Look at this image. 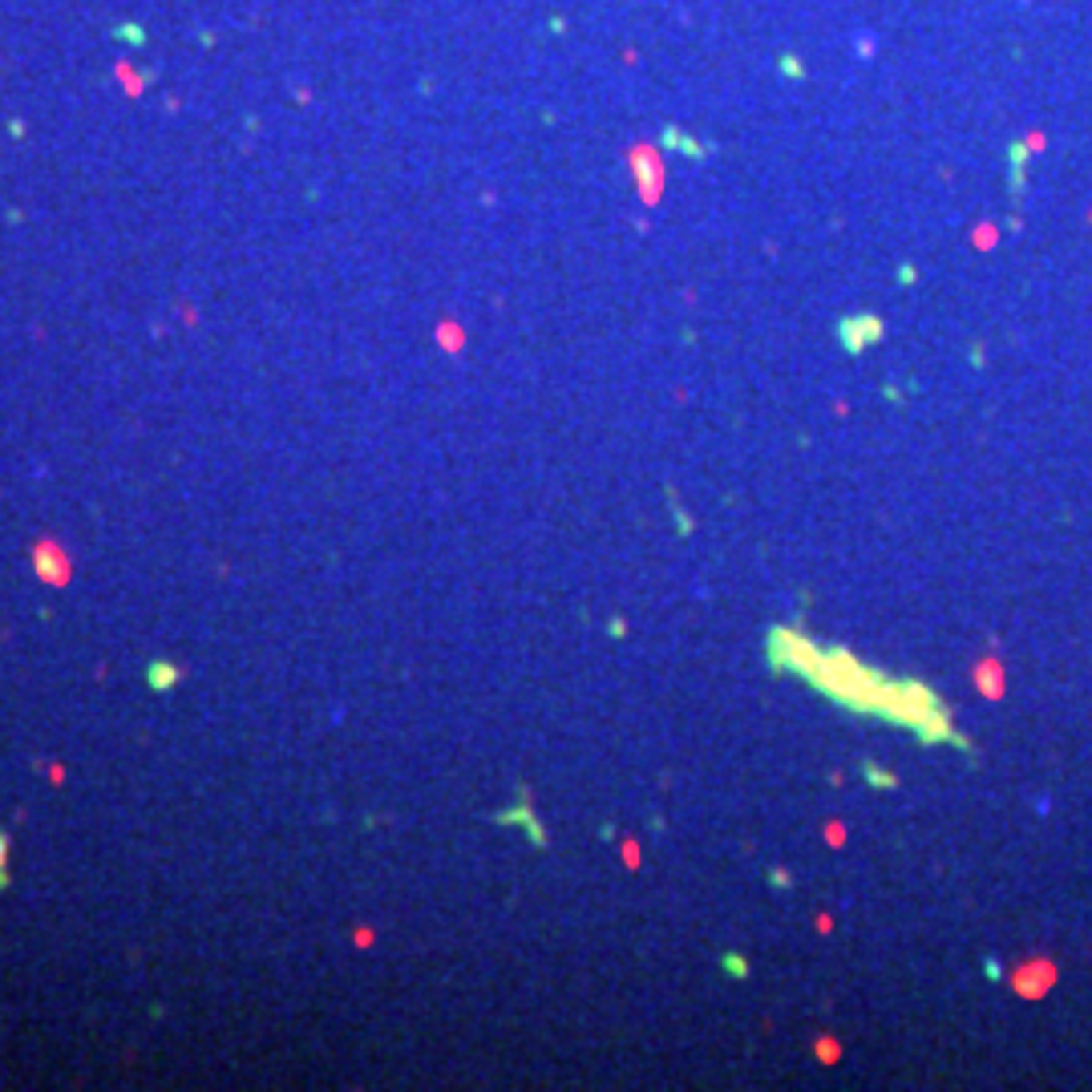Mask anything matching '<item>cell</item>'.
Masks as SVG:
<instances>
[{"label":"cell","instance_id":"cell-1","mask_svg":"<svg viewBox=\"0 0 1092 1092\" xmlns=\"http://www.w3.org/2000/svg\"><path fill=\"white\" fill-rule=\"evenodd\" d=\"M801 676L817 692H825L830 700H838L850 712H862V717H878L882 712V696H886V684H890V676L866 668L850 652H825V648L817 652V659Z\"/></svg>","mask_w":1092,"mask_h":1092},{"label":"cell","instance_id":"cell-2","mask_svg":"<svg viewBox=\"0 0 1092 1092\" xmlns=\"http://www.w3.org/2000/svg\"><path fill=\"white\" fill-rule=\"evenodd\" d=\"M146 680H150L154 692H174V684L183 680V672H179L174 664H166V659H154V664L146 668Z\"/></svg>","mask_w":1092,"mask_h":1092},{"label":"cell","instance_id":"cell-3","mask_svg":"<svg viewBox=\"0 0 1092 1092\" xmlns=\"http://www.w3.org/2000/svg\"><path fill=\"white\" fill-rule=\"evenodd\" d=\"M37 555H41V559H37V570H41V575H45L49 583H65V575H69V570H65V562H61V566L53 562V559H57V551H49V546H41Z\"/></svg>","mask_w":1092,"mask_h":1092},{"label":"cell","instance_id":"cell-4","mask_svg":"<svg viewBox=\"0 0 1092 1092\" xmlns=\"http://www.w3.org/2000/svg\"><path fill=\"white\" fill-rule=\"evenodd\" d=\"M975 680L983 684V692H987V696H999V688H1003V680H999V672H996V664H992V659H987V664H979Z\"/></svg>","mask_w":1092,"mask_h":1092},{"label":"cell","instance_id":"cell-5","mask_svg":"<svg viewBox=\"0 0 1092 1092\" xmlns=\"http://www.w3.org/2000/svg\"><path fill=\"white\" fill-rule=\"evenodd\" d=\"M4 854H8V838L0 834V890L8 886V874H4Z\"/></svg>","mask_w":1092,"mask_h":1092}]
</instances>
